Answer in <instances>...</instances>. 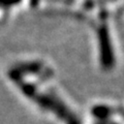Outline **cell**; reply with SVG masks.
Masks as SVG:
<instances>
[{"mask_svg": "<svg viewBox=\"0 0 124 124\" xmlns=\"http://www.w3.org/2000/svg\"><path fill=\"white\" fill-rule=\"evenodd\" d=\"M99 44H100V59L103 67L111 68L114 64V53L111 45L108 31L106 27L99 30Z\"/></svg>", "mask_w": 124, "mask_h": 124, "instance_id": "obj_1", "label": "cell"}, {"mask_svg": "<svg viewBox=\"0 0 124 124\" xmlns=\"http://www.w3.org/2000/svg\"><path fill=\"white\" fill-rule=\"evenodd\" d=\"M108 112L110 111L107 107H95V108L93 110V114L98 118H103L108 115Z\"/></svg>", "mask_w": 124, "mask_h": 124, "instance_id": "obj_2", "label": "cell"}, {"mask_svg": "<svg viewBox=\"0 0 124 124\" xmlns=\"http://www.w3.org/2000/svg\"><path fill=\"white\" fill-rule=\"evenodd\" d=\"M21 0H0V5L1 6H9L19 3Z\"/></svg>", "mask_w": 124, "mask_h": 124, "instance_id": "obj_3", "label": "cell"}]
</instances>
